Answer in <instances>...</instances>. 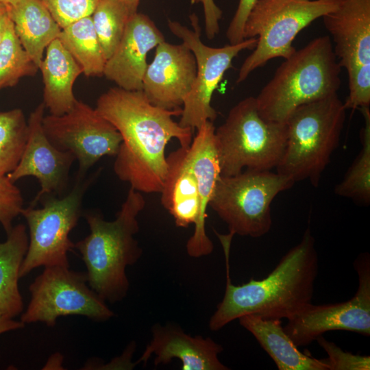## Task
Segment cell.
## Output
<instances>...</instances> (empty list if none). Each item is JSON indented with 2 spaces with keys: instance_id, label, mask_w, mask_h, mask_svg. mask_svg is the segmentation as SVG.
Wrapping results in <instances>:
<instances>
[{
  "instance_id": "484cf974",
  "label": "cell",
  "mask_w": 370,
  "mask_h": 370,
  "mask_svg": "<svg viewBox=\"0 0 370 370\" xmlns=\"http://www.w3.org/2000/svg\"><path fill=\"white\" fill-rule=\"evenodd\" d=\"M360 110L365 121L360 134L361 149L343 178L336 185L334 193L358 204L368 206L370 203V111L369 107Z\"/></svg>"
},
{
  "instance_id": "8d00e7d4",
  "label": "cell",
  "mask_w": 370,
  "mask_h": 370,
  "mask_svg": "<svg viewBox=\"0 0 370 370\" xmlns=\"http://www.w3.org/2000/svg\"><path fill=\"white\" fill-rule=\"evenodd\" d=\"M62 356L57 353L50 358L45 367H47L46 369L49 367H51L50 369H60L59 367H62Z\"/></svg>"
},
{
  "instance_id": "1f68e13d",
  "label": "cell",
  "mask_w": 370,
  "mask_h": 370,
  "mask_svg": "<svg viewBox=\"0 0 370 370\" xmlns=\"http://www.w3.org/2000/svg\"><path fill=\"white\" fill-rule=\"evenodd\" d=\"M23 199L20 189L6 175H0V224L8 234L14 219L21 214Z\"/></svg>"
},
{
  "instance_id": "d6986e66",
  "label": "cell",
  "mask_w": 370,
  "mask_h": 370,
  "mask_svg": "<svg viewBox=\"0 0 370 370\" xmlns=\"http://www.w3.org/2000/svg\"><path fill=\"white\" fill-rule=\"evenodd\" d=\"M222 351L221 345L210 338L191 336L172 324H156L152 328V340L137 363L147 362L154 354L156 365L178 358L182 370H227L229 368L218 358Z\"/></svg>"
},
{
  "instance_id": "8fae6325",
  "label": "cell",
  "mask_w": 370,
  "mask_h": 370,
  "mask_svg": "<svg viewBox=\"0 0 370 370\" xmlns=\"http://www.w3.org/2000/svg\"><path fill=\"white\" fill-rule=\"evenodd\" d=\"M190 18L193 29L170 19L168 27L192 51L196 60V77L184 100L179 122L182 127L195 130L207 121L213 122L216 119L217 113L211 106L214 90L226 71L232 67L233 60L243 50H253L257 38H247L239 43H229L221 47H210L201 40L197 16L193 14Z\"/></svg>"
},
{
  "instance_id": "4316f807",
  "label": "cell",
  "mask_w": 370,
  "mask_h": 370,
  "mask_svg": "<svg viewBox=\"0 0 370 370\" xmlns=\"http://www.w3.org/2000/svg\"><path fill=\"white\" fill-rule=\"evenodd\" d=\"M27 134V121L22 110L0 112V175H7L16 167Z\"/></svg>"
},
{
  "instance_id": "8992f818",
  "label": "cell",
  "mask_w": 370,
  "mask_h": 370,
  "mask_svg": "<svg viewBox=\"0 0 370 370\" xmlns=\"http://www.w3.org/2000/svg\"><path fill=\"white\" fill-rule=\"evenodd\" d=\"M286 137L285 123L263 119L255 97L243 99L231 108L224 123L214 131L221 175L275 169L283 156Z\"/></svg>"
},
{
  "instance_id": "6da1fadb",
  "label": "cell",
  "mask_w": 370,
  "mask_h": 370,
  "mask_svg": "<svg viewBox=\"0 0 370 370\" xmlns=\"http://www.w3.org/2000/svg\"><path fill=\"white\" fill-rule=\"evenodd\" d=\"M95 109L122 138L113 166L116 175L140 193H160L167 171L166 145L175 138L188 147L193 140L194 130L172 118L180 116L182 108H160L142 90L117 86L99 97Z\"/></svg>"
},
{
  "instance_id": "836d02e7",
  "label": "cell",
  "mask_w": 370,
  "mask_h": 370,
  "mask_svg": "<svg viewBox=\"0 0 370 370\" xmlns=\"http://www.w3.org/2000/svg\"><path fill=\"white\" fill-rule=\"evenodd\" d=\"M192 4L201 3L205 18V32L208 39H213L219 32V21L222 17V11L216 5L214 0H190Z\"/></svg>"
},
{
  "instance_id": "ac0fdd59",
  "label": "cell",
  "mask_w": 370,
  "mask_h": 370,
  "mask_svg": "<svg viewBox=\"0 0 370 370\" xmlns=\"http://www.w3.org/2000/svg\"><path fill=\"white\" fill-rule=\"evenodd\" d=\"M215 127L207 121L197 130V134L188 147V154L198 182L199 212L193 235L186 243L188 254L193 258L210 254L213 243L206 232L207 208L216 183L221 175L214 142Z\"/></svg>"
},
{
  "instance_id": "277c9868",
  "label": "cell",
  "mask_w": 370,
  "mask_h": 370,
  "mask_svg": "<svg viewBox=\"0 0 370 370\" xmlns=\"http://www.w3.org/2000/svg\"><path fill=\"white\" fill-rule=\"evenodd\" d=\"M341 69L331 38H315L286 58L255 97L259 114L286 123L300 106L337 94Z\"/></svg>"
},
{
  "instance_id": "e0dca14e",
  "label": "cell",
  "mask_w": 370,
  "mask_h": 370,
  "mask_svg": "<svg viewBox=\"0 0 370 370\" xmlns=\"http://www.w3.org/2000/svg\"><path fill=\"white\" fill-rule=\"evenodd\" d=\"M322 18L338 64L347 75L370 67V0H343Z\"/></svg>"
},
{
  "instance_id": "4dcf8cb0",
  "label": "cell",
  "mask_w": 370,
  "mask_h": 370,
  "mask_svg": "<svg viewBox=\"0 0 370 370\" xmlns=\"http://www.w3.org/2000/svg\"><path fill=\"white\" fill-rule=\"evenodd\" d=\"M325 350L328 358H323L328 370H369L370 357L355 355L343 351L334 343L325 339L323 335L316 339Z\"/></svg>"
},
{
  "instance_id": "74e56055",
  "label": "cell",
  "mask_w": 370,
  "mask_h": 370,
  "mask_svg": "<svg viewBox=\"0 0 370 370\" xmlns=\"http://www.w3.org/2000/svg\"><path fill=\"white\" fill-rule=\"evenodd\" d=\"M123 3L130 12L132 14L137 12L138 5L140 0H118Z\"/></svg>"
},
{
  "instance_id": "7c38bea8",
  "label": "cell",
  "mask_w": 370,
  "mask_h": 370,
  "mask_svg": "<svg viewBox=\"0 0 370 370\" xmlns=\"http://www.w3.org/2000/svg\"><path fill=\"white\" fill-rule=\"evenodd\" d=\"M42 125L53 146L73 154L80 175H86L101 158L115 156L122 141L120 133L110 121L78 99L62 115L44 116Z\"/></svg>"
},
{
  "instance_id": "44dd1931",
  "label": "cell",
  "mask_w": 370,
  "mask_h": 370,
  "mask_svg": "<svg viewBox=\"0 0 370 370\" xmlns=\"http://www.w3.org/2000/svg\"><path fill=\"white\" fill-rule=\"evenodd\" d=\"M39 69L43 78L45 108L57 116L69 111L77 100L73 93L74 83L83 72L58 38L47 47Z\"/></svg>"
},
{
  "instance_id": "5b68a950",
  "label": "cell",
  "mask_w": 370,
  "mask_h": 370,
  "mask_svg": "<svg viewBox=\"0 0 370 370\" xmlns=\"http://www.w3.org/2000/svg\"><path fill=\"white\" fill-rule=\"evenodd\" d=\"M346 109L338 94L300 106L286 121L287 137L276 172L295 183L308 180L318 186L338 147Z\"/></svg>"
},
{
  "instance_id": "9a60e30c",
  "label": "cell",
  "mask_w": 370,
  "mask_h": 370,
  "mask_svg": "<svg viewBox=\"0 0 370 370\" xmlns=\"http://www.w3.org/2000/svg\"><path fill=\"white\" fill-rule=\"evenodd\" d=\"M196 73L192 51L183 42L173 45L164 40L156 47L142 90L152 104L167 110L179 109L193 86Z\"/></svg>"
},
{
  "instance_id": "83f0119b",
  "label": "cell",
  "mask_w": 370,
  "mask_h": 370,
  "mask_svg": "<svg viewBox=\"0 0 370 370\" xmlns=\"http://www.w3.org/2000/svg\"><path fill=\"white\" fill-rule=\"evenodd\" d=\"M132 15L118 0H98L91 16L106 60L117 47Z\"/></svg>"
},
{
  "instance_id": "ba28073f",
  "label": "cell",
  "mask_w": 370,
  "mask_h": 370,
  "mask_svg": "<svg viewBox=\"0 0 370 370\" xmlns=\"http://www.w3.org/2000/svg\"><path fill=\"white\" fill-rule=\"evenodd\" d=\"M96 174L77 175L71 190L64 197L43 196L41 208H23L21 214L28 226V248L20 269V278L40 267H69L68 253L75 243L70 232L82 214V201Z\"/></svg>"
},
{
  "instance_id": "9c48e42d",
  "label": "cell",
  "mask_w": 370,
  "mask_h": 370,
  "mask_svg": "<svg viewBox=\"0 0 370 370\" xmlns=\"http://www.w3.org/2000/svg\"><path fill=\"white\" fill-rule=\"evenodd\" d=\"M294 184L271 171L245 170L220 175L209 206L227 224L229 234L259 238L271 230L273 200Z\"/></svg>"
},
{
  "instance_id": "4fadbf2b",
  "label": "cell",
  "mask_w": 370,
  "mask_h": 370,
  "mask_svg": "<svg viewBox=\"0 0 370 370\" xmlns=\"http://www.w3.org/2000/svg\"><path fill=\"white\" fill-rule=\"evenodd\" d=\"M358 286L350 299L336 304L310 303L288 318L284 330L297 347L307 346L332 330L370 335V256L360 254L354 263Z\"/></svg>"
},
{
  "instance_id": "d590c367",
  "label": "cell",
  "mask_w": 370,
  "mask_h": 370,
  "mask_svg": "<svg viewBox=\"0 0 370 370\" xmlns=\"http://www.w3.org/2000/svg\"><path fill=\"white\" fill-rule=\"evenodd\" d=\"M11 21L8 7L0 2V44Z\"/></svg>"
},
{
  "instance_id": "52a82bcc",
  "label": "cell",
  "mask_w": 370,
  "mask_h": 370,
  "mask_svg": "<svg viewBox=\"0 0 370 370\" xmlns=\"http://www.w3.org/2000/svg\"><path fill=\"white\" fill-rule=\"evenodd\" d=\"M343 0H257L243 29L244 39L256 38L252 53L241 65L236 83L277 58L291 56L297 35L316 19L336 10Z\"/></svg>"
},
{
  "instance_id": "7a4b0ae2",
  "label": "cell",
  "mask_w": 370,
  "mask_h": 370,
  "mask_svg": "<svg viewBox=\"0 0 370 370\" xmlns=\"http://www.w3.org/2000/svg\"><path fill=\"white\" fill-rule=\"evenodd\" d=\"M220 241L225 258L226 286L223 299L210 319L211 330H219L246 314L288 319L312 303L319 258L309 227L299 243L282 256L266 278H251L241 285L233 284L230 276L231 241Z\"/></svg>"
},
{
  "instance_id": "e575fe53",
  "label": "cell",
  "mask_w": 370,
  "mask_h": 370,
  "mask_svg": "<svg viewBox=\"0 0 370 370\" xmlns=\"http://www.w3.org/2000/svg\"><path fill=\"white\" fill-rule=\"evenodd\" d=\"M25 325L21 321L14 320L12 317L0 311V335L7 332L22 329Z\"/></svg>"
},
{
  "instance_id": "f546056e",
  "label": "cell",
  "mask_w": 370,
  "mask_h": 370,
  "mask_svg": "<svg viewBox=\"0 0 370 370\" xmlns=\"http://www.w3.org/2000/svg\"><path fill=\"white\" fill-rule=\"evenodd\" d=\"M61 29L73 22L91 16L98 0H40Z\"/></svg>"
},
{
  "instance_id": "2e32d148",
  "label": "cell",
  "mask_w": 370,
  "mask_h": 370,
  "mask_svg": "<svg viewBox=\"0 0 370 370\" xmlns=\"http://www.w3.org/2000/svg\"><path fill=\"white\" fill-rule=\"evenodd\" d=\"M164 40L153 21L136 12L130 18L120 42L106 60L103 75L121 88L141 90L147 54Z\"/></svg>"
},
{
  "instance_id": "603a6c76",
  "label": "cell",
  "mask_w": 370,
  "mask_h": 370,
  "mask_svg": "<svg viewBox=\"0 0 370 370\" xmlns=\"http://www.w3.org/2000/svg\"><path fill=\"white\" fill-rule=\"evenodd\" d=\"M7 7L18 38L39 69L45 50L61 27L40 0H20Z\"/></svg>"
},
{
  "instance_id": "5bb4252c",
  "label": "cell",
  "mask_w": 370,
  "mask_h": 370,
  "mask_svg": "<svg viewBox=\"0 0 370 370\" xmlns=\"http://www.w3.org/2000/svg\"><path fill=\"white\" fill-rule=\"evenodd\" d=\"M45 106L40 103L29 114L26 144L16 167L7 174L14 183L22 177L33 176L40 190L29 206L35 207L45 195H60L66 188L69 173L75 160L73 153L52 145L42 125Z\"/></svg>"
},
{
  "instance_id": "f1b7e54d",
  "label": "cell",
  "mask_w": 370,
  "mask_h": 370,
  "mask_svg": "<svg viewBox=\"0 0 370 370\" xmlns=\"http://www.w3.org/2000/svg\"><path fill=\"white\" fill-rule=\"evenodd\" d=\"M38 69L22 46L11 21L0 44V90L16 85L24 77L34 75Z\"/></svg>"
},
{
  "instance_id": "d4e9b609",
  "label": "cell",
  "mask_w": 370,
  "mask_h": 370,
  "mask_svg": "<svg viewBox=\"0 0 370 370\" xmlns=\"http://www.w3.org/2000/svg\"><path fill=\"white\" fill-rule=\"evenodd\" d=\"M58 38L86 76L103 75L106 58L91 16L83 17L62 28Z\"/></svg>"
},
{
  "instance_id": "f35d334b",
  "label": "cell",
  "mask_w": 370,
  "mask_h": 370,
  "mask_svg": "<svg viewBox=\"0 0 370 370\" xmlns=\"http://www.w3.org/2000/svg\"><path fill=\"white\" fill-rule=\"evenodd\" d=\"M20 0H0V2L5 4L7 6H8V5H12L17 3Z\"/></svg>"
},
{
  "instance_id": "30bf717a",
  "label": "cell",
  "mask_w": 370,
  "mask_h": 370,
  "mask_svg": "<svg viewBox=\"0 0 370 370\" xmlns=\"http://www.w3.org/2000/svg\"><path fill=\"white\" fill-rule=\"evenodd\" d=\"M30 301L21 321L42 322L52 327L60 317L81 315L104 321L114 312L88 285L86 273L67 266L45 267L29 287Z\"/></svg>"
},
{
  "instance_id": "ffe728a7",
  "label": "cell",
  "mask_w": 370,
  "mask_h": 370,
  "mask_svg": "<svg viewBox=\"0 0 370 370\" xmlns=\"http://www.w3.org/2000/svg\"><path fill=\"white\" fill-rule=\"evenodd\" d=\"M188 149L180 147L166 156L167 171L160 190L162 206L180 227L195 225L199 212L198 182Z\"/></svg>"
},
{
  "instance_id": "cb8c5ba5",
  "label": "cell",
  "mask_w": 370,
  "mask_h": 370,
  "mask_svg": "<svg viewBox=\"0 0 370 370\" xmlns=\"http://www.w3.org/2000/svg\"><path fill=\"white\" fill-rule=\"evenodd\" d=\"M29 244L27 227H12L4 242H0V311L14 318L23 310L18 288L20 269Z\"/></svg>"
},
{
  "instance_id": "d6a6232c",
  "label": "cell",
  "mask_w": 370,
  "mask_h": 370,
  "mask_svg": "<svg viewBox=\"0 0 370 370\" xmlns=\"http://www.w3.org/2000/svg\"><path fill=\"white\" fill-rule=\"evenodd\" d=\"M257 0H239L235 14L229 24L226 37L230 44L244 40L243 29L247 16Z\"/></svg>"
},
{
  "instance_id": "7402d4cb",
  "label": "cell",
  "mask_w": 370,
  "mask_h": 370,
  "mask_svg": "<svg viewBox=\"0 0 370 370\" xmlns=\"http://www.w3.org/2000/svg\"><path fill=\"white\" fill-rule=\"evenodd\" d=\"M240 325L249 331L270 356L279 370H328L323 359L299 350L284 330L281 319L255 314L239 317Z\"/></svg>"
},
{
  "instance_id": "3957f363",
  "label": "cell",
  "mask_w": 370,
  "mask_h": 370,
  "mask_svg": "<svg viewBox=\"0 0 370 370\" xmlns=\"http://www.w3.org/2000/svg\"><path fill=\"white\" fill-rule=\"evenodd\" d=\"M145 206L141 193L130 187L114 221L96 211L84 212L90 232L75 243L86 267L89 286L105 301L122 300L129 290L125 269L136 262L142 250L134 236L137 217Z\"/></svg>"
}]
</instances>
